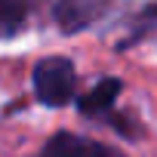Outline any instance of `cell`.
<instances>
[{
  "label": "cell",
  "mask_w": 157,
  "mask_h": 157,
  "mask_svg": "<svg viewBox=\"0 0 157 157\" xmlns=\"http://www.w3.org/2000/svg\"><path fill=\"white\" fill-rule=\"evenodd\" d=\"M74 90H77V74L68 59L49 56L34 65V96L40 105L62 108L74 99Z\"/></svg>",
  "instance_id": "6da1fadb"
},
{
  "label": "cell",
  "mask_w": 157,
  "mask_h": 157,
  "mask_svg": "<svg viewBox=\"0 0 157 157\" xmlns=\"http://www.w3.org/2000/svg\"><path fill=\"white\" fill-rule=\"evenodd\" d=\"M40 157H123L117 148L86 139V136H77V132H56Z\"/></svg>",
  "instance_id": "7a4b0ae2"
},
{
  "label": "cell",
  "mask_w": 157,
  "mask_h": 157,
  "mask_svg": "<svg viewBox=\"0 0 157 157\" xmlns=\"http://www.w3.org/2000/svg\"><path fill=\"white\" fill-rule=\"evenodd\" d=\"M120 90H123V83L117 80V77H102L83 99H77V108H80L83 114H102V111H108L114 105Z\"/></svg>",
  "instance_id": "3957f363"
},
{
  "label": "cell",
  "mask_w": 157,
  "mask_h": 157,
  "mask_svg": "<svg viewBox=\"0 0 157 157\" xmlns=\"http://www.w3.org/2000/svg\"><path fill=\"white\" fill-rule=\"evenodd\" d=\"M102 6H90V3H65L56 10V19L62 22V31H77V28H83L90 25L93 16H99Z\"/></svg>",
  "instance_id": "277c9868"
},
{
  "label": "cell",
  "mask_w": 157,
  "mask_h": 157,
  "mask_svg": "<svg viewBox=\"0 0 157 157\" xmlns=\"http://www.w3.org/2000/svg\"><path fill=\"white\" fill-rule=\"evenodd\" d=\"M28 16V6L25 3H16V0H0V37H10L22 28Z\"/></svg>",
  "instance_id": "5b68a950"
}]
</instances>
